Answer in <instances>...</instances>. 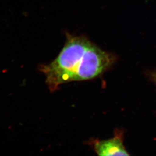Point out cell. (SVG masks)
<instances>
[{
    "mask_svg": "<svg viewBox=\"0 0 156 156\" xmlns=\"http://www.w3.org/2000/svg\"><path fill=\"white\" fill-rule=\"evenodd\" d=\"M90 44L84 37L67 34L65 45L57 57L48 65L40 66L51 91H55L63 83L77 81L83 57Z\"/></svg>",
    "mask_w": 156,
    "mask_h": 156,
    "instance_id": "6da1fadb",
    "label": "cell"
},
{
    "mask_svg": "<svg viewBox=\"0 0 156 156\" xmlns=\"http://www.w3.org/2000/svg\"><path fill=\"white\" fill-rule=\"evenodd\" d=\"M94 149L99 156H128L119 137L98 141L94 144Z\"/></svg>",
    "mask_w": 156,
    "mask_h": 156,
    "instance_id": "3957f363",
    "label": "cell"
},
{
    "mask_svg": "<svg viewBox=\"0 0 156 156\" xmlns=\"http://www.w3.org/2000/svg\"><path fill=\"white\" fill-rule=\"evenodd\" d=\"M113 57L94 44H90L83 57L77 81L90 80L106 69L113 61Z\"/></svg>",
    "mask_w": 156,
    "mask_h": 156,
    "instance_id": "7a4b0ae2",
    "label": "cell"
}]
</instances>
